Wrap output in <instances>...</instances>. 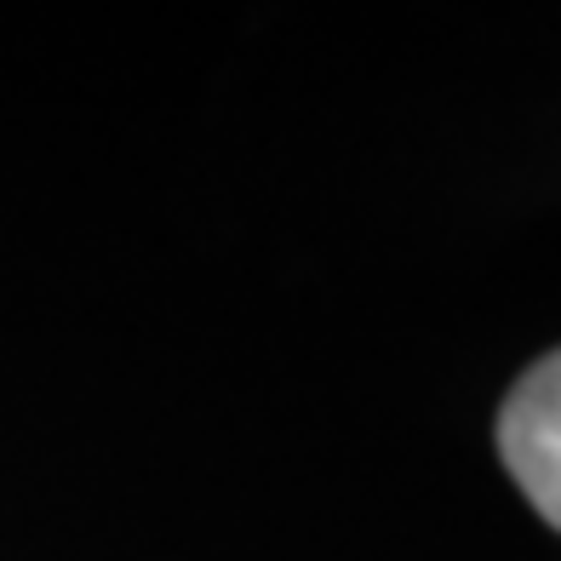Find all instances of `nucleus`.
<instances>
[{
	"label": "nucleus",
	"mask_w": 561,
	"mask_h": 561,
	"mask_svg": "<svg viewBox=\"0 0 561 561\" xmlns=\"http://www.w3.org/2000/svg\"><path fill=\"white\" fill-rule=\"evenodd\" d=\"M499 458L527 504L561 533V350L533 362L499 407Z\"/></svg>",
	"instance_id": "obj_1"
}]
</instances>
